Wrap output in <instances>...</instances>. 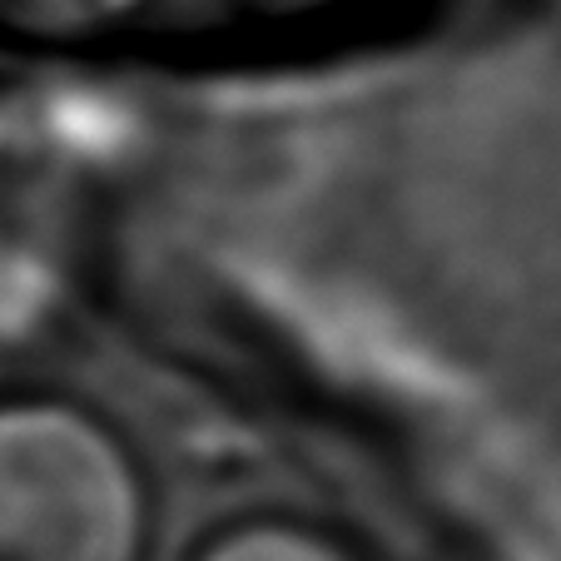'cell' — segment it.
<instances>
[{
    "mask_svg": "<svg viewBox=\"0 0 561 561\" xmlns=\"http://www.w3.org/2000/svg\"><path fill=\"white\" fill-rule=\"evenodd\" d=\"M190 561H353L333 537L288 517H244L209 531Z\"/></svg>",
    "mask_w": 561,
    "mask_h": 561,
    "instance_id": "obj_2",
    "label": "cell"
},
{
    "mask_svg": "<svg viewBox=\"0 0 561 561\" xmlns=\"http://www.w3.org/2000/svg\"><path fill=\"white\" fill-rule=\"evenodd\" d=\"M145 477L125 437L55 392L0 398V561H139Z\"/></svg>",
    "mask_w": 561,
    "mask_h": 561,
    "instance_id": "obj_1",
    "label": "cell"
}]
</instances>
